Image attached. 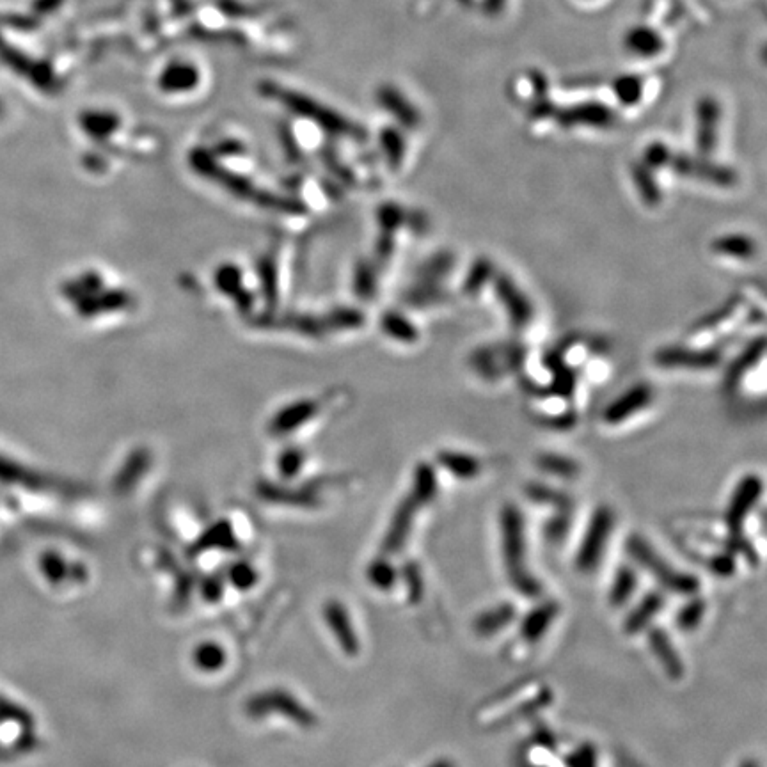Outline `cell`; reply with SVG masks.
<instances>
[{
  "mask_svg": "<svg viewBox=\"0 0 767 767\" xmlns=\"http://www.w3.org/2000/svg\"><path fill=\"white\" fill-rule=\"evenodd\" d=\"M501 549L507 578L515 592L526 597L542 594V585L528 565V542L524 517L517 505H505L501 510Z\"/></svg>",
  "mask_w": 767,
  "mask_h": 767,
  "instance_id": "1",
  "label": "cell"
},
{
  "mask_svg": "<svg viewBox=\"0 0 767 767\" xmlns=\"http://www.w3.org/2000/svg\"><path fill=\"white\" fill-rule=\"evenodd\" d=\"M629 558L636 565H640L649 572L657 583L666 588L668 592L677 595H695L700 588V581L689 572H682L673 567L672 563L666 562L661 554L640 535H631L625 544Z\"/></svg>",
  "mask_w": 767,
  "mask_h": 767,
  "instance_id": "2",
  "label": "cell"
},
{
  "mask_svg": "<svg viewBox=\"0 0 767 767\" xmlns=\"http://www.w3.org/2000/svg\"><path fill=\"white\" fill-rule=\"evenodd\" d=\"M192 162H194V167L198 169V173L203 174L212 182L221 183L219 187L228 190L231 196H235V198L244 199L253 205L263 206V208H276V210H285V212H302L301 205H297L295 201H285L283 198H277L274 194H270L267 190L254 187L247 178L222 169L219 164L206 159V155L203 153H196Z\"/></svg>",
  "mask_w": 767,
  "mask_h": 767,
  "instance_id": "3",
  "label": "cell"
},
{
  "mask_svg": "<svg viewBox=\"0 0 767 767\" xmlns=\"http://www.w3.org/2000/svg\"><path fill=\"white\" fill-rule=\"evenodd\" d=\"M615 522L617 519L611 508L604 505L595 508L576 553V569L581 574H594L595 570L599 569L608 547L609 537L615 530Z\"/></svg>",
  "mask_w": 767,
  "mask_h": 767,
  "instance_id": "4",
  "label": "cell"
},
{
  "mask_svg": "<svg viewBox=\"0 0 767 767\" xmlns=\"http://www.w3.org/2000/svg\"><path fill=\"white\" fill-rule=\"evenodd\" d=\"M247 714L253 718H263L267 714L285 716L299 727L311 728L317 725V716L309 711L301 700L283 689H270L265 693L253 696L246 705Z\"/></svg>",
  "mask_w": 767,
  "mask_h": 767,
  "instance_id": "5",
  "label": "cell"
},
{
  "mask_svg": "<svg viewBox=\"0 0 767 767\" xmlns=\"http://www.w3.org/2000/svg\"><path fill=\"white\" fill-rule=\"evenodd\" d=\"M762 492H764V482L759 475H746L737 482L736 489L728 501L727 514H725L728 531L732 537L741 538L744 521L759 503Z\"/></svg>",
  "mask_w": 767,
  "mask_h": 767,
  "instance_id": "6",
  "label": "cell"
},
{
  "mask_svg": "<svg viewBox=\"0 0 767 767\" xmlns=\"http://www.w3.org/2000/svg\"><path fill=\"white\" fill-rule=\"evenodd\" d=\"M670 166L673 171L686 178H695L700 182L712 183L716 187H734L739 176L732 167L723 166L718 162H712V160L705 159L704 155H672L670 160Z\"/></svg>",
  "mask_w": 767,
  "mask_h": 767,
  "instance_id": "7",
  "label": "cell"
},
{
  "mask_svg": "<svg viewBox=\"0 0 767 767\" xmlns=\"http://www.w3.org/2000/svg\"><path fill=\"white\" fill-rule=\"evenodd\" d=\"M492 279H494V292L507 311L510 322L514 324L515 329H526L535 318V308L530 297L522 292L519 285L507 274H499Z\"/></svg>",
  "mask_w": 767,
  "mask_h": 767,
  "instance_id": "8",
  "label": "cell"
},
{
  "mask_svg": "<svg viewBox=\"0 0 767 767\" xmlns=\"http://www.w3.org/2000/svg\"><path fill=\"white\" fill-rule=\"evenodd\" d=\"M657 366L663 368H691L709 370L721 363L720 348H691L681 345L659 348L654 356Z\"/></svg>",
  "mask_w": 767,
  "mask_h": 767,
  "instance_id": "9",
  "label": "cell"
},
{
  "mask_svg": "<svg viewBox=\"0 0 767 767\" xmlns=\"http://www.w3.org/2000/svg\"><path fill=\"white\" fill-rule=\"evenodd\" d=\"M421 505L412 498L411 494H407L400 505L396 507L395 515L389 522L388 533L382 540V553L384 556H391V554L400 553L404 549L409 535H411L412 524L414 519L418 515Z\"/></svg>",
  "mask_w": 767,
  "mask_h": 767,
  "instance_id": "10",
  "label": "cell"
},
{
  "mask_svg": "<svg viewBox=\"0 0 767 767\" xmlns=\"http://www.w3.org/2000/svg\"><path fill=\"white\" fill-rule=\"evenodd\" d=\"M721 109L714 98H702L696 107V150L700 155H711L718 146V127Z\"/></svg>",
  "mask_w": 767,
  "mask_h": 767,
  "instance_id": "11",
  "label": "cell"
},
{
  "mask_svg": "<svg viewBox=\"0 0 767 767\" xmlns=\"http://www.w3.org/2000/svg\"><path fill=\"white\" fill-rule=\"evenodd\" d=\"M654 400V391L650 388L649 384L640 382L631 389H627L624 395L618 396L617 400L613 404H609L604 411V421L608 425H618V423H624L625 420L633 418L636 412L649 407Z\"/></svg>",
  "mask_w": 767,
  "mask_h": 767,
  "instance_id": "12",
  "label": "cell"
},
{
  "mask_svg": "<svg viewBox=\"0 0 767 767\" xmlns=\"http://www.w3.org/2000/svg\"><path fill=\"white\" fill-rule=\"evenodd\" d=\"M324 617L343 652L347 656H357L361 650V641H359V636H357L347 608L341 602L331 601L329 604H325Z\"/></svg>",
  "mask_w": 767,
  "mask_h": 767,
  "instance_id": "13",
  "label": "cell"
},
{
  "mask_svg": "<svg viewBox=\"0 0 767 767\" xmlns=\"http://www.w3.org/2000/svg\"><path fill=\"white\" fill-rule=\"evenodd\" d=\"M647 638H649L650 650L656 656L657 663L663 668L666 677H670L672 681H681L684 673H686V665L682 661L679 650L673 645L670 634L661 627H654V629H649Z\"/></svg>",
  "mask_w": 767,
  "mask_h": 767,
  "instance_id": "14",
  "label": "cell"
},
{
  "mask_svg": "<svg viewBox=\"0 0 767 767\" xmlns=\"http://www.w3.org/2000/svg\"><path fill=\"white\" fill-rule=\"evenodd\" d=\"M132 304L130 293L123 290H98L75 304L82 318H95L114 311H123Z\"/></svg>",
  "mask_w": 767,
  "mask_h": 767,
  "instance_id": "15",
  "label": "cell"
},
{
  "mask_svg": "<svg viewBox=\"0 0 767 767\" xmlns=\"http://www.w3.org/2000/svg\"><path fill=\"white\" fill-rule=\"evenodd\" d=\"M563 127H609L613 123V112L609 111L602 103H579L570 109L554 114Z\"/></svg>",
  "mask_w": 767,
  "mask_h": 767,
  "instance_id": "16",
  "label": "cell"
},
{
  "mask_svg": "<svg viewBox=\"0 0 767 767\" xmlns=\"http://www.w3.org/2000/svg\"><path fill=\"white\" fill-rule=\"evenodd\" d=\"M558 611L560 608L556 602L544 601L537 604L526 617H522L521 625H519L522 640L528 643H537L542 640L558 617Z\"/></svg>",
  "mask_w": 767,
  "mask_h": 767,
  "instance_id": "17",
  "label": "cell"
},
{
  "mask_svg": "<svg viewBox=\"0 0 767 767\" xmlns=\"http://www.w3.org/2000/svg\"><path fill=\"white\" fill-rule=\"evenodd\" d=\"M663 608H665V595L661 592L654 590V592L643 595V599L625 617L624 633L634 636V634H640L641 631L649 629L650 624L656 620Z\"/></svg>",
  "mask_w": 767,
  "mask_h": 767,
  "instance_id": "18",
  "label": "cell"
},
{
  "mask_svg": "<svg viewBox=\"0 0 767 767\" xmlns=\"http://www.w3.org/2000/svg\"><path fill=\"white\" fill-rule=\"evenodd\" d=\"M320 411V402L317 400H302L286 407L277 414L276 418L270 423L272 434H290L293 430L304 425L306 421L317 416Z\"/></svg>",
  "mask_w": 767,
  "mask_h": 767,
  "instance_id": "19",
  "label": "cell"
},
{
  "mask_svg": "<svg viewBox=\"0 0 767 767\" xmlns=\"http://www.w3.org/2000/svg\"><path fill=\"white\" fill-rule=\"evenodd\" d=\"M624 47L627 52L634 56L649 57L657 56L665 50V40L661 38L659 32L654 31L647 25H636L625 32Z\"/></svg>",
  "mask_w": 767,
  "mask_h": 767,
  "instance_id": "20",
  "label": "cell"
},
{
  "mask_svg": "<svg viewBox=\"0 0 767 767\" xmlns=\"http://www.w3.org/2000/svg\"><path fill=\"white\" fill-rule=\"evenodd\" d=\"M517 618V608L510 602H501L492 608L485 609L476 617L475 633L482 638H491L494 634L505 631L508 625Z\"/></svg>",
  "mask_w": 767,
  "mask_h": 767,
  "instance_id": "21",
  "label": "cell"
},
{
  "mask_svg": "<svg viewBox=\"0 0 767 767\" xmlns=\"http://www.w3.org/2000/svg\"><path fill=\"white\" fill-rule=\"evenodd\" d=\"M437 462L459 480H473L482 473V462L475 455L462 451L444 450L437 453Z\"/></svg>",
  "mask_w": 767,
  "mask_h": 767,
  "instance_id": "22",
  "label": "cell"
},
{
  "mask_svg": "<svg viewBox=\"0 0 767 767\" xmlns=\"http://www.w3.org/2000/svg\"><path fill=\"white\" fill-rule=\"evenodd\" d=\"M764 350H766V341L764 336H759L757 340H753L750 345L744 347L743 352L730 363L728 366L727 375H725V384L727 388H734L737 386V382L743 379L746 372L753 368L755 364L759 363L760 357L764 356Z\"/></svg>",
  "mask_w": 767,
  "mask_h": 767,
  "instance_id": "23",
  "label": "cell"
},
{
  "mask_svg": "<svg viewBox=\"0 0 767 767\" xmlns=\"http://www.w3.org/2000/svg\"><path fill=\"white\" fill-rule=\"evenodd\" d=\"M712 251L734 260H752L757 254V244L753 238L743 233L723 235L712 242Z\"/></svg>",
  "mask_w": 767,
  "mask_h": 767,
  "instance_id": "24",
  "label": "cell"
},
{
  "mask_svg": "<svg viewBox=\"0 0 767 767\" xmlns=\"http://www.w3.org/2000/svg\"><path fill=\"white\" fill-rule=\"evenodd\" d=\"M631 176H633L634 187L645 205L656 208L663 203V192L657 183L656 174L650 167L645 166L643 162H638L631 167Z\"/></svg>",
  "mask_w": 767,
  "mask_h": 767,
  "instance_id": "25",
  "label": "cell"
},
{
  "mask_svg": "<svg viewBox=\"0 0 767 767\" xmlns=\"http://www.w3.org/2000/svg\"><path fill=\"white\" fill-rule=\"evenodd\" d=\"M638 588V574L631 565H620L609 586L608 602L613 608H622L631 601L634 592Z\"/></svg>",
  "mask_w": 767,
  "mask_h": 767,
  "instance_id": "26",
  "label": "cell"
},
{
  "mask_svg": "<svg viewBox=\"0 0 767 767\" xmlns=\"http://www.w3.org/2000/svg\"><path fill=\"white\" fill-rule=\"evenodd\" d=\"M439 492V483H437V473L434 466L427 462H421L416 466L414 478H412V489L409 494L420 503L421 507H427Z\"/></svg>",
  "mask_w": 767,
  "mask_h": 767,
  "instance_id": "27",
  "label": "cell"
},
{
  "mask_svg": "<svg viewBox=\"0 0 767 767\" xmlns=\"http://www.w3.org/2000/svg\"><path fill=\"white\" fill-rule=\"evenodd\" d=\"M380 327L384 333L388 334L389 338L402 341V343H416L420 338L418 327L412 324L409 318L404 317L402 313H396V311L384 313L380 318Z\"/></svg>",
  "mask_w": 767,
  "mask_h": 767,
  "instance_id": "28",
  "label": "cell"
},
{
  "mask_svg": "<svg viewBox=\"0 0 767 767\" xmlns=\"http://www.w3.org/2000/svg\"><path fill=\"white\" fill-rule=\"evenodd\" d=\"M103 288V279L98 272H84L80 276L68 279L61 288V293L66 297V301L77 302L82 301L87 295L98 292Z\"/></svg>",
  "mask_w": 767,
  "mask_h": 767,
  "instance_id": "29",
  "label": "cell"
},
{
  "mask_svg": "<svg viewBox=\"0 0 767 767\" xmlns=\"http://www.w3.org/2000/svg\"><path fill=\"white\" fill-rule=\"evenodd\" d=\"M705 611H707V604L704 599L700 597H693L689 599L684 606H682L677 615H675V625L677 629L682 633H691L695 631L698 625L702 624V620L705 617Z\"/></svg>",
  "mask_w": 767,
  "mask_h": 767,
  "instance_id": "30",
  "label": "cell"
},
{
  "mask_svg": "<svg viewBox=\"0 0 767 767\" xmlns=\"http://www.w3.org/2000/svg\"><path fill=\"white\" fill-rule=\"evenodd\" d=\"M537 464L547 475L558 478H576L579 475L578 462L558 453H544L537 459Z\"/></svg>",
  "mask_w": 767,
  "mask_h": 767,
  "instance_id": "31",
  "label": "cell"
},
{
  "mask_svg": "<svg viewBox=\"0 0 767 767\" xmlns=\"http://www.w3.org/2000/svg\"><path fill=\"white\" fill-rule=\"evenodd\" d=\"M494 277V265L489 258H478L464 279V292L478 293Z\"/></svg>",
  "mask_w": 767,
  "mask_h": 767,
  "instance_id": "32",
  "label": "cell"
},
{
  "mask_svg": "<svg viewBox=\"0 0 767 767\" xmlns=\"http://www.w3.org/2000/svg\"><path fill=\"white\" fill-rule=\"evenodd\" d=\"M354 292L363 297V299H370L372 301L377 293V274L373 269L372 263L363 261L357 265L356 272H354Z\"/></svg>",
  "mask_w": 767,
  "mask_h": 767,
  "instance_id": "33",
  "label": "cell"
},
{
  "mask_svg": "<svg viewBox=\"0 0 767 767\" xmlns=\"http://www.w3.org/2000/svg\"><path fill=\"white\" fill-rule=\"evenodd\" d=\"M368 579L372 581L373 586H377L379 590H389L393 588L398 579V572L395 567L389 563L388 556H382L377 558L372 565L368 567Z\"/></svg>",
  "mask_w": 767,
  "mask_h": 767,
  "instance_id": "34",
  "label": "cell"
},
{
  "mask_svg": "<svg viewBox=\"0 0 767 767\" xmlns=\"http://www.w3.org/2000/svg\"><path fill=\"white\" fill-rule=\"evenodd\" d=\"M194 663L203 672H215L226 663V654L219 645L205 643L194 652Z\"/></svg>",
  "mask_w": 767,
  "mask_h": 767,
  "instance_id": "35",
  "label": "cell"
},
{
  "mask_svg": "<svg viewBox=\"0 0 767 767\" xmlns=\"http://www.w3.org/2000/svg\"><path fill=\"white\" fill-rule=\"evenodd\" d=\"M613 91L617 95L618 102L624 103V105H636L643 95V80L640 77H634V75H624V77L615 80Z\"/></svg>",
  "mask_w": 767,
  "mask_h": 767,
  "instance_id": "36",
  "label": "cell"
},
{
  "mask_svg": "<svg viewBox=\"0 0 767 767\" xmlns=\"http://www.w3.org/2000/svg\"><path fill=\"white\" fill-rule=\"evenodd\" d=\"M380 143H382V150L386 153L389 166L393 169L402 166L405 157V141L402 134L396 130H384Z\"/></svg>",
  "mask_w": 767,
  "mask_h": 767,
  "instance_id": "37",
  "label": "cell"
},
{
  "mask_svg": "<svg viewBox=\"0 0 767 767\" xmlns=\"http://www.w3.org/2000/svg\"><path fill=\"white\" fill-rule=\"evenodd\" d=\"M405 588L412 604H418L425 594V583H423V574H421L420 565L416 562H407L404 565Z\"/></svg>",
  "mask_w": 767,
  "mask_h": 767,
  "instance_id": "38",
  "label": "cell"
},
{
  "mask_svg": "<svg viewBox=\"0 0 767 767\" xmlns=\"http://www.w3.org/2000/svg\"><path fill=\"white\" fill-rule=\"evenodd\" d=\"M453 267V256L451 254H435L432 260H428L420 269L421 281L435 283L443 279Z\"/></svg>",
  "mask_w": 767,
  "mask_h": 767,
  "instance_id": "39",
  "label": "cell"
},
{
  "mask_svg": "<svg viewBox=\"0 0 767 767\" xmlns=\"http://www.w3.org/2000/svg\"><path fill=\"white\" fill-rule=\"evenodd\" d=\"M377 219H379L380 230L395 233L396 230H400V226H404L407 212L402 206L386 203V205L380 206Z\"/></svg>",
  "mask_w": 767,
  "mask_h": 767,
  "instance_id": "40",
  "label": "cell"
},
{
  "mask_svg": "<svg viewBox=\"0 0 767 767\" xmlns=\"http://www.w3.org/2000/svg\"><path fill=\"white\" fill-rule=\"evenodd\" d=\"M528 494H530V498L533 501L542 503V505H554V507L560 508L562 512H567V508L570 505V501L565 494L549 489V487H544V485H530L528 487Z\"/></svg>",
  "mask_w": 767,
  "mask_h": 767,
  "instance_id": "41",
  "label": "cell"
},
{
  "mask_svg": "<svg viewBox=\"0 0 767 767\" xmlns=\"http://www.w3.org/2000/svg\"><path fill=\"white\" fill-rule=\"evenodd\" d=\"M40 567L41 572H43V576L52 583V585H57V583H61L68 574H70V570H68V565L64 563L63 558L61 556H57V554L54 553H47L43 558L40 560Z\"/></svg>",
  "mask_w": 767,
  "mask_h": 767,
  "instance_id": "42",
  "label": "cell"
},
{
  "mask_svg": "<svg viewBox=\"0 0 767 767\" xmlns=\"http://www.w3.org/2000/svg\"><path fill=\"white\" fill-rule=\"evenodd\" d=\"M215 279H217V286L221 288L222 292L230 293L233 297H240V295L246 297L244 286L240 285V272H238L237 267L224 265L217 272Z\"/></svg>",
  "mask_w": 767,
  "mask_h": 767,
  "instance_id": "43",
  "label": "cell"
},
{
  "mask_svg": "<svg viewBox=\"0 0 767 767\" xmlns=\"http://www.w3.org/2000/svg\"><path fill=\"white\" fill-rule=\"evenodd\" d=\"M127 466H130V471L123 467V471H121L118 476V487H123V489L132 487L135 480L146 471V467H148V455H146V453H135V457H132L130 464H127Z\"/></svg>",
  "mask_w": 767,
  "mask_h": 767,
  "instance_id": "44",
  "label": "cell"
},
{
  "mask_svg": "<svg viewBox=\"0 0 767 767\" xmlns=\"http://www.w3.org/2000/svg\"><path fill=\"white\" fill-rule=\"evenodd\" d=\"M672 150L663 143H652L643 153V164L650 167L652 171L668 166L672 160Z\"/></svg>",
  "mask_w": 767,
  "mask_h": 767,
  "instance_id": "45",
  "label": "cell"
},
{
  "mask_svg": "<svg viewBox=\"0 0 767 767\" xmlns=\"http://www.w3.org/2000/svg\"><path fill=\"white\" fill-rule=\"evenodd\" d=\"M302 462H304V455L299 450H288L283 453V457L279 460V469H281V475L286 478H292L301 471Z\"/></svg>",
  "mask_w": 767,
  "mask_h": 767,
  "instance_id": "46",
  "label": "cell"
},
{
  "mask_svg": "<svg viewBox=\"0 0 767 767\" xmlns=\"http://www.w3.org/2000/svg\"><path fill=\"white\" fill-rule=\"evenodd\" d=\"M230 578L231 581H233V585L237 586V588H242V590H246L249 586L254 585V581H256V572H254L249 565H246V563H238V565H235L233 570H231Z\"/></svg>",
  "mask_w": 767,
  "mask_h": 767,
  "instance_id": "47",
  "label": "cell"
},
{
  "mask_svg": "<svg viewBox=\"0 0 767 767\" xmlns=\"http://www.w3.org/2000/svg\"><path fill=\"white\" fill-rule=\"evenodd\" d=\"M570 767H597V755L590 744L579 746L576 752L570 755Z\"/></svg>",
  "mask_w": 767,
  "mask_h": 767,
  "instance_id": "48",
  "label": "cell"
},
{
  "mask_svg": "<svg viewBox=\"0 0 767 767\" xmlns=\"http://www.w3.org/2000/svg\"><path fill=\"white\" fill-rule=\"evenodd\" d=\"M569 530L570 521H567V517H556L553 521L547 522L546 535L549 542H562Z\"/></svg>",
  "mask_w": 767,
  "mask_h": 767,
  "instance_id": "49",
  "label": "cell"
},
{
  "mask_svg": "<svg viewBox=\"0 0 767 767\" xmlns=\"http://www.w3.org/2000/svg\"><path fill=\"white\" fill-rule=\"evenodd\" d=\"M712 570L716 572V574H720V576H732L734 574V570H736V563H734V558H730V556H718V558H714V562H712Z\"/></svg>",
  "mask_w": 767,
  "mask_h": 767,
  "instance_id": "50",
  "label": "cell"
},
{
  "mask_svg": "<svg viewBox=\"0 0 767 767\" xmlns=\"http://www.w3.org/2000/svg\"><path fill=\"white\" fill-rule=\"evenodd\" d=\"M428 767H457L450 759H437Z\"/></svg>",
  "mask_w": 767,
  "mask_h": 767,
  "instance_id": "51",
  "label": "cell"
},
{
  "mask_svg": "<svg viewBox=\"0 0 767 767\" xmlns=\"http://www.w3.org/2000/svg\"><path fill=\"white\" fill-rule=\"evenodd\" d=\"M739 767H760L759 760L757 759H744Z\"/></svg>",
  "mask_w": 767,
  "mask_h": 767,
  "instance_id": "52",
  "label": "cell"
},
{
  "mask_svg": "<svg viewBox=\"0 0 767 767\" xmlns=\"http://www.w3.org/2000/svg\"><path fill=\"white\" fill-rule=\"evenodd\" d=\"M4 116V105H2V102H0V118Z\"/></svg>",
  "mask_w": 767,
  "mask_h": 767,
  "instance_id": "53",
  "label": "cell"
}]
</instances>
